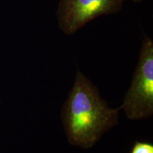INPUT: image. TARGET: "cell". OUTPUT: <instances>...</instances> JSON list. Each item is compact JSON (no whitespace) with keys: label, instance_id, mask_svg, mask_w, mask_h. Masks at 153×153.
<instances>
[{"label":"cell","instance_id":"6da1fadb","mask_svg":"<svg viewBox=\"0 0 153 153\" xmlns=\"http://www.w3.org/2000/svg\"><path fill=\"white\" fill-rule=\"evenodd\" d=\"M120 108H110L97 88L78 70L61 112L70 144L91 148L105 132L118 124Z\"/></svg>","mask_w":153,"mask_h":153},{"label":"cell","instance_id":"277c9868","mask_svg":"<svg viewBox=\"0 0 153 153\" xmlns=\"http://www.w3.org/2000/svg\"><path fill=\"white\" fill-rule=\"evenodd\" d=\"M131 153H153V145L146 142H135Z\"/></svg>","mask_w":153,"mask_h":153},{"label":"cell","instance_id":"5b68a950","mask_svg":"<svg viewBox=\"0 0 153 153\" xmlns=\"http://www.w3.org/2000/svg\"><path fill=\"white\" fill-rule=\"evenodd\" d=\"M134 2H140V1H142L143 0H133Z\"/></svg>","mask_w":153,"mask_h":153},{"label":"cell","instance_id":"7a4b0ae2","mask_svg":"<svg viewBox=\"0 0 153 153\" xmlns=\"http://www.w3.org/2000/svg\"><path fill=\"white\" fill-rule=\"evenodd\" d=\"M120 109L130 119L147 118L153 114V42L145 36L133 80Z\"/></svg>","mask_w":153,"mask_h":153},{"label":"cell","instance_id":"3957f363","mask_svg":"<svg viewBox=\"0 0 153 153\" xmlns=\"http://www.w3.org/2000/svg\"><path fill=\"white\" fill-rule=\"evenodd\" d=\"M126 0H60L56 11L59 27L72 35L87 23L103 15L118 12Z\"/></svg>","mask_w":153,"mask_h":153}]
</instances>
